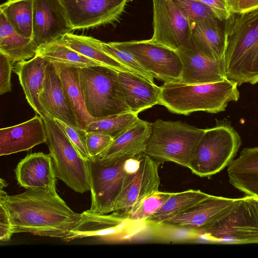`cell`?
Masks as SVG:
<instances>
[{
  "instance_id": "cell-16",
  "label": "cell",
  "mask_w": 258,
  "mask_h": 258,
  "mask_svg": "<svg viewBox=\"0 0 258 258\" xmlns=\"http://www.w3.org/2000/svg\"><path fill=\"white\" fill-rule=\"evenodd\" d=\"M239 198L231 199L210 195L182 214L161 225L194 230L200 232L226 214Z\"/></svg>"
},
{
  "instance_id": "cell-42",
  "label": "cell",
  "mask_w": 258,
  "mask_h": 258,
  "mask_svg": "<svg viewBox=\"0 0 258 258\" xmlns=\"http://www.w3.org/2000/svg\"><path fill=\"white\" fill-rule=\"evenodd\" d=\"M8 185V183L6 182L5 180L1 178L0 179V188H4L7 187Z\"/></svg>"
},
{
  "instance_id": "cell-24",
  "label": "cell",
  "mask_w": 258,
  "mask_h": 258,
  "mask_svg": "<svg viewBox=\"0 0 258 258\" xmlns=\"http://www.w3.org/2000/svg\"><path fill=\"white\" fill-rule=\"evenodd\" d=\"M227 173L234 187L258 198V147L243 149L228 166Z\"/></svg>"
},
{
  "instance_id": "cell-36",
  "label": "cell",
  "mask_w": 258,
  "mask_h": 258,
  "mask_svg": "<svg viewBox=\"0 0 258 258\" xmlns=\"http://www.w3.org/2000/svg\"><path fill=\"white\" fill-rule=\"evenodd\" d=\"M56 123L62 130L80 155L84 159H90L86 143V131L72 126L59 120L54 119Z\"/></svg>"
},
{
  "instance_id": "cell-39",
  "label": "cell",
  "mask_w": 258,
  "mask_h": 258,
  "mask_svg": "<svg viewBox=\"0 0 258 258\" xmlns=\"http://www.w3.org/2000/svg\"><path fill=\"white\" fill-rule=\"evenodd\" d=\"M197 1L210 8L217 18L221 22L227 20L232 14L229 0Z\"/></svg>"
},
{
  "instance_id": "cell-4",
  "label": "cell",
  "mask_w": 258,
  "mask_h": 258,
  "mask_svg": "<svg viewBox=\"0 0 258 258\" xmlns=\"http://www.w3.org/2000/svg\"><path fill=\"white\" fill-rule=\"evenodd\" d=\"M88 114L97 120L130 112L118 71L104 66L78 68Z\"/></svg>"
},
{
  "instance_id": "cell-11",
  "label": "cell",
  "mask_w": 258,
  "mask_h": 258,
  "mask_svg": "<svg viewBox=\"0 0 258 258\" xmlns=\"http://www.w3.org/2000/svg\"><path fill=\"white\" fill-rule=\"evenodd\" d=\"M137 59L153 78L164 83L180 81L182 64L177 52L148 40L113 42Z\"/></svg>"
},
{
  "instance_id": "cell-1",
  "label": "cell",
  "mask_w": 258,
  "mask_h": 258,
  "mask_svg": "<svg viewBox=\"0 0 258 258\" xmlns=\"http://www.w3.org/2000/svg\"><path fill=\"white\" fill-rule=\"evenodd\" d=\"M0 203L8 211L14 234L29 233L62 239L81 218V214L73 211L57 193L40 188L8 195Z\"/></svg>"
},
{
  "instance_id": "cell-6",
  "label": "cell",
  "mask_w": 258,
  "mask_h": 258,
  "mask_svg": "<svg viewBox=\"0 0 258 258\" xmlns=\"http://www.w3.org/2000/svg\"><path fill=\"white\" fill-rule=\"evenodd\" d=\"M216 125L205 129L189 169L201 177L219 173L234 160L241 145L238 132L227 118L216 119Z\"/></svg>"
},
{
  "instance_id": "cell-25",
  "label": "cell",
  "mask_w": 258,
  "mask_h": 258,
  "mask_svg": "<svg viewBox=\"0 0 258 258\" xmlns=\"http://www.w3.org/2000/svg\"><path fill=\"white\" fill-rule=\"evenodd\" d=\"M217 18L196 22L192 25L191 39L197 48L208 57L218 60L224 58L225 42L224 27Z\"/></svg>"
},
{
  "instance_id": "cell-5",
  "label": "cell",
  "mask_w": 258,
  "mask_h": 258,
  "mask_svg": "<svg viewBox=\"0 0 258 258\" xmlns=\"http://www.w3.org/2000/svg\"><path fill=\"white\" fill-rule=\"evenodd\" d=\"M205 132L181 121L156 120L145 153L161 162H172L189 168L196 147Z\"/></svg>"
},
{
  "instance_id": "cell-35",
  "label": "cell",
  "mask_w": 258,
  "mask_h": 258,
  "mask_svg": "<svg viewBox=\"0 0 258 258\" xmlns=\"http://www.w3.org/2000/svg\"><path fill=\"white\" fill-rule=\"evenodd\" d=\"M181 12L193 25L196 22L217 18L210 8L197 0H172Z\"/></svg>"
},
{
  "instance_id": "cell-29",
  "label": "cell",
  "mask_w": 258,
  "mask_h": 258,
  "mask_svg": "<svg viewBox=\"0 0 258 258\" xmlns=\"http://www.w3.org/2000/svg\"><path fill=\"white\" fill-rule=\"evenodd\" d=\"M210 196L200 190L189 189L173 192L145 223L161 225L165 221L182 214Z\"/></svg>"
},
{
  "instance_id": "cell-20",
  "label": "cell",
  "mask_w": 258,
  "mask_h": 258,
  "mask_svg": "<svg viewBox=\"0 0 258 258\" xmlns=\"http://www.w3.org/2000/svg\"><path fill=\"white\" fill-rule=\"evenodd\" d=\"M46 142L43 120L36 115L25 122L0 130V155L27 151Z\"/></svg>"
},
{
  "instance_id": "cell-7",
  "label": "cell",
  "mask_w": 258,
  "mask_h": 258,
  "mask_svg": "<svg viewBox=\"0 0 258 258\" xmlns=\"http://www.w3.org/2000/svg\"><path fill=\"white\" fill-rule=\"evenodd\" d=\"M43 120L56 177L77 192L90 190L88 161L82 157L53 118Z\"/></svg>"
},
{
  "instance_id": "cell-17",
  "label": "cell",
  "mask_w": 258,
  "mask_h": 258,
  "mask_svg": "<svg viewBox=\"0 0 258 258\" xmlns=\"http://www.w3.org/2000/svg\"><path fill=\"white\" fill-rule=\"evenodd\" d=\"M129 221L123 215L113 212L100 214L87 210L81 213L79 222L62 239L64 241L90 237L104 240L115 239Z\"/></svg>"
},
{
  "instance_id": "cell-30",
  "label": "cell",
  "mask_w": 258,
  "mask_h": 258,
  "mask_svg": "<svg viewBox=\"0 0 258 258\" xmlns=\"http://www.w3.org/2000/svg\"><path fill=\"white\" fill-rule=\"evenodd\" d=\"M34 0H7L0 11L20 35L32 39Z\"/></svg>"
},
{
  "instance_id": "cell-23",
  "label": "cell",
  "mask_w": 258,
  "mask_h": 258,
  "mask_svg": "<svg viewBox=\"0 0 258 258\" xmlns=\"http://www.w3.org/2000/svg\"><path fill=\"white\" fill-rule=\"evenodd\" d=\"M118 75L131 112L138 114L159 104L160 87L132 72L118 71Z\"/></svg>"
},
{
  "instance_id": "cell-34",
  "label": "cell",
  "mask_w": 258,
  "mask_h": 258,
  "mask_svg": "<svg viewBox=\"0 0 258 258\" xmlns=\"http://www.w3.org/2000/svg\"><path fill=\"white\" fill-rule=\"evenodd\" d=\"M101 45L104 52L126 67L132 72L154 83V78L151 74L141 66L130 52L117 47L113 42H105L101 41Z\"/></svg>"
},
{
  "instance_id": "cell-41",
  "label": "cell",
  "mask_w": 258,
  "mask_h": 258,
  "mask_svg": "<svg viewBox=\"0 0 258 258\" xmlns=\"http://www.w3.org/2000/svg\"><path fill=\"white\" fill-rule=\"evenodd\" d=\"M232 13L246 12L258 7V0H229Z\"/></svg>"
},
{
  "instance_id": "cell-13",
  "label": "cell",
  "mask_w": 258,
  "mask_h": 258,
  "mask_svg": "<svg viewBox=\"0 0 258 258\" xmlns=\"http://www.w3.org/2000/svg\"><path fill=\"white\" fill-rule=\"evenodd\" d=\"M132 0H59L74 30L113 24Z\"/></svg>"
},
{
  "instance_id": "cell-2",
  "label": "cell",
  "mask_w": 258,
  "mask_h": 258,
  "mask_svg": "<svg viewBox=\"0 0 258 258\" xmlns=\"http://www.w3.org/2000/svg\"><path fill=\"white\" fill-rule=\"evenodd\" d=\"M227 78L240 86L258 83V7L232 13L224 22Z\"/></svg>"
},
{
  "instance_id": "cell-27",
  "label": "cell",
  "mask_w": 258,
  "mask_h": 258,
  "mask_svg": "<svg viewBox=\"0 0 258 258\" xmlns=\"http://www.w3.org/2000/svg\"><path fill=\"white\" fill-rule=\"evenodd\" d=\"M38 47L32 38L19 35L0 11V52L6 54L14 64L34 57Z\"/></svg>"
},
{
  "instance_id": "cell-21",
  "label": "cell",
  "mask_w": 258,
  "mask_h": 258,
  "mask_svg": "<svg viewBox=\"0 0 258 258\" xmlns=\"http://www.w3.org/2000/svg\"><path fill=\"white\" fill-rule=\"evenodd\" d=\"M40 102L50 117L79 128L64 95L61 81L54 63L48 62Z\"/></svg>"
},
{
  "instance_id": "cell-15",
  "label": "cell",
  "mask_w": 258,
  "mask_h": 258,
  "mask_svg": "<svg viewBox=\"0 0 258 258\" xmlns=\"http://www.w3.org/2000/svg\"><path fill=\"white\" fill-rule=\"evenodd\" d=\"M73 31L59 0H34L32 39L38 47Z\"/></svg>"
},
{
  "instance_id": "cell-40",
  "label": "cell",
  "mask_w": 258,
  "mask_h": 258,
  "mask_svg": "<svg viewBox=\"0 0 258 258\" xmlns=\"http://www.w3.org/2000/svg\"><path fill=\"white\" fill-rule=\"evenodd\" d=\"M14 234L13 226L5 206L0 203V240L9 241Z\"/></svg>"
},
{
  "instance_id": "cell-19",
  "label": "cell",
  "mask_w": 258,
  "mask_h": 258,
  "mask_svg": "<svg viewBox=\"0 0 258 258\" xmlns=\"http://www.w3.org/2000/svg\"><path fill=\"white\" fill-rule=\"evenodd\" d=\"M151 124L139 118L114 138L108 147L99 155L91 159L108 164L145 153L151 135Z\"/></svg>"
},
{
  "instance_id": "cell-14",
  "label": "cell",
  "mask_w": 258,
  "mask_h": 258,
  "mask_svg": "<svg viewBox=\"0 0 258 258\" xmlns=\"http://www.w3.org/2000/svg\"><path fill=\"white\" fill-rule=\"evenodd\" d=\"M175 51L182 64L180 82L204 84L227 78L224 58L216 60L205 56L197 48L191 38Z\"/></svg>"
},
{
  "instance_id": "cell-9",
  "label": "cell",
  "mask_w": 258,
  "mask_h": 258,
  "mask_svg": "<svg viewBox=\"0 0 258 258\" xmlns=\"http://www.w3.org/2000/svg\"><path fill=\"white\" fill-rule=\"evenodd\" d=\"M159 163L144 153L126 159L123 183L113 212L125 216L145 198L159 191Z\"/></svg>"
},
{
  "instance_id": "cell-31",
  "label": "cell",
  "mask_w": 258,
  "mask_h": 258,
  "mask_svg": "<svg viewBox=\"0 0 258 258\" xmlns=\"http://www.w3.org/2000/svg\"><path fill=\"white\" fill-rule=\"evenodd\" d=\"M37 54L48 62L62 63L77 68L103 66L57 41L39 46Z\"/></svg>"
},
{
  "instance_id": "cell-12",
  "label": "cell",
  "mask_w": 258,
  "mask_h": 258,
  "mask_svg": "<svg viewBox=\"0 0 258 258\" xmlns=\"http://www.w3.org/2000/svg\"><path fill=\"white\" fill-rule=\"evenodd\" d=\"M153 33L151 42L173 50L191 38L192 25L172 0H152Z\"/></svg>"
},
{
  "instance_id": "cell-32",
  "label": "cell",
  "mask_w": 258,
  "mask_h": 258,
  "mask_svg": "<svg viewBox=\"0 0 258 258\" xmlns=\"http://www.w3.org/2000/svg\"><path fill=\"white\" fill-rule=\"evenodd\" d=\"M139 119L138 114L130 111L96 120L91 122L85 131L105 134L114 139Z\"/></svg>"
},
{
  "instance_id": "cell-18",
  "label": "cell",
  "mask_w": 258,
  "mask_h": 258,
  "mask_svg": "<svg viewBox=\"0 0 258 258\" xmlns=\"http://www.w3.org/2000/svg\"><path fill=\"white\" fill-rule=\"evenodd\" d=\"M15 173L21 187L57 193L56 176L50 154L37 152L27 155L18 163Z\"/></svg>"
},
{
  "instance_id": "cell-37",
  "label": "cell",
  "mask_w": 258,
  "mask_h": 258,
  "mask_svg": "<svg viewBox=\"0 0 258 258\" xmlns=\"http://www.w3.org/2000/svg\"><path fill=\"white\" fill-rule=\"evenodd\" d=\"M113 140V137L105 134L86 132V143L90 159L99 155L108 147Z\"/></svg>"
},
{
  "instance_id": "cell-28",
  "label": "cell",
  "mask_w": 258,
  "mask_h": 258,
  "mask_svg": "<svg viewBox=\"0 0 258 258\" xmlns=\"http://www.w3.org/2000/svg\"><path fill=\"white\" fill-rule=\"evenodd\" d=\"M80 54L101 64L118 71L132 72L101 48V41L91 36L68 33L56 40Z\"/></svg>"
},
{
  "instance_id": "cell-22",
  "label": "cell",
  "mask_w": 258,
  "mask_h": 258,
  "mask_svg": "<svg viewBox=\"0 0 258 258\" xmlns=\"http://www.w3.org/2000/svg\"><path fill=\"white\" fill-rule=\"evenodd\" d=\"M47 63L43 57L36 54L31 59L15 63L13 69L19 77L27 102L43 119L51 117L39 101Z\"/></svg>"
},
{
  "instance_id": "cell-10",
  "label": "cell",
  "mask_w": 258,
  "mask_h": 258,
  "mask_svg": "<svg viewBox=\"0 0 258 258\" xmlns=\"http://www.w3.org/2000/svg\"><path fill=\"white\" fill-rule=\"evenodd\" d=\"M126 158L108 164L91 159L88 161L91 200L90 210L103 214L114 211L123 183Z\"/></svg>"
},
{
  "instance_id": "cell-8",
  "label": "cell",
  "mask_w": 258,
  "mask_h": 258,
  "mask_svg": "<svg viewBox=\"0 0 258 258\" xmlns=\"http://www.w3.org/2000/svg\"><path fill=\"white\" fill-rule=\"evenodd\" d=\"M199 233L212 241L258 243V198L247 195L239 198L226 214Z\"/></svg>"
},
{
  "instance_id": "cell-38",
  "label": "cell",
  "mask_w": 258,
  "mask_h": 258,
  "mask_svg": "<svg viewBox=\"0 0 258 258\" xmlns=\"http://www.w3.org/2000/svg\"><path fill=\"white\" fill-rule=\"evenodd\" d=\"M13 63L5 54L0 52V94L12 90L11 73Z\"/></svg>"
},
{
  "instance_id": "cell-26",
  "label": "cell",
  "mask_w": 258,
  "mask_h": 258,
  "mask_svg": "<svg viewBox=\"0 0 258 258\" xmlns=\"http://www.w3.org/2000/svg\"><path fill=\"white\" fill-rule=\"evenodd\" d=\"M54 64L61 81L67 102L79 126L85 130L91 122L96 119L92 117L86 110L78 68L62 63Z\"/></svg>"
},
{
  "instance_id": "cell-33",
  "label": "cell",
  "mask_w": 258,
  "mask_h": 258,
  "mask_svg": "<svg viewBox=\"0 0 258 258\" xmlns=\"http://www.w3.org/2000/svg\"><path fill=\"white\" fill-rule=\"evenodd\" d=\"M173 192L157 191L148 196L135 207L125 216L131 222L145 223V221L158 210Z\"/></svg>"
},
{
  "instance_id": "cell-3",
  "label": "cell",
  "mask_w": 258,
  "mask_h": 258,
  "mask_svg": "<svg viewBox=\"0 0 258 258\" xmlns=\"http://www.w3.org/2000/svg\"><path fill=\"white\" fill-rule=\"evenodd\" d=\"M237 87L236 81L228 78L204 84L164 83L160 86L159 104L178 114L197 111L217 113L225 111L229 102L239 100Z\"/></svg>"
}]
</instances>
